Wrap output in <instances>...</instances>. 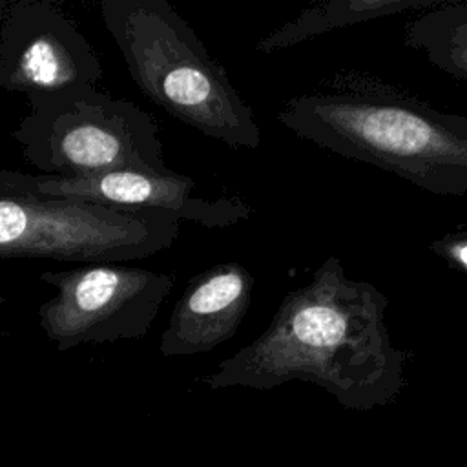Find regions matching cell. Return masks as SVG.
<instances>
[{
	"label": "cell",
	"mask_w": 467,
	"mask_h": 467,
	"mask_svg": "<svg viewBox=\"0 0 467 467\" xmlns=\"http://www.w3.org/2000/svg\"><path fill=\"white\" fill-rule=\"evenodd\" d=\"M387 296L347 275L327 257L303 286L290 290L266 330L223 359L201 381L212 389L268 390L286 381L314 383L343 407L368 410L394 401L405 385L409 352L392 345Z\"/></svg>",
	"instance_id": "6da1fadb"
},
{
	"label": "cell",
	"mask_w": 467,
	"mask_h": 467,
	"mask_svg": "<svg viewBox=\"0 0 467 467\" xmlns=\"http://www.w3.org/2000/svg\"><path fill=\"white\" fill-rule=\"evenodd\" d=\"M277 120L332 153L436 195H467V117L372 86L292 97Z\"/></svg>",
	"instance_id": "7a4b0ae2"
},
{
	"label": "cell",
	"mask_w": 467,
	"mask_h": 467,
	"mask_svg": "<svg viewBox=\"0 0 467 467\" xmlns=\"http://www.w3.org/2000/svg\"><path fill=\"white\" fill-rule=\"evenodd\" d=\"M99 9L130 77L151 102L228 148L261 144L252 108L168 0H102Z\"/></svg>",
	"instance_id": "3957f363"
},
{
	"label": "cell",
	"mask_w": 467,
	"mask_h": 467,
	"mask_svg": "<svg viewBox=\"0 0 467 467\" xmlns=\"http://www.w3.org/2000/svg\"><path fill=\"white\" fill-rule=\"evenodd\" d=\"M27 106L13 139L40 175L168 170L155 119L128 99L75 86L27 95Z\"/></svg>",
	"instance_id": "277c9868"
},
{
	"label": "cell",
	"mask_w": 467,
	"mask_h": 467,
	"mask_svg": "<svg viewBox=\"0 0 467 467\" xmlns=\"http://www.w3.org/2000/svg\"><path fill=\"white\" fill-rule=\"evenodd\" d=\"M179 234L168 213L38 197L0 181V259L120 265L170 248Z\"/></svg>",
	"instance_id": "5b68a950"
},
{
	"label": "cell",
	"mask_w": 467,
	"mask_h": 467,
	"mask_svg": "<svg viewBox=\"0 0 467 467\" xmlns=\"http://www.w3.org/2000/svg\"><path fill=\"white\" fill-rule=\"evenodd\" d=\"M57 294L38 306V323L58 352L86 343L142 339L173 288L170 274L126 265L46 270Z\"/></svg>",
	"instance_id": "8992f818"
},
{
	"label": "cell",
	"mask_w": 467,
	"mask_h": 467,
	"mask_svg": "<svg viewBox=\"0 0 467 467\" xmlns=\"http://www.w3.org/2000/svg\"><path fill=\"white\" fill-rule=\"evenodd\" d=\"M102 64L71 16L51 0H13L0 20V88L26 95L97 86Z\"/></svg>",
	"instance_id": "52a82bcc"
},
{
	"label": "cell",
	"mask_w": 467,
	"mask_h": 467,
	"mask_svg": "<svg viewBox=\"0 0 467 467\" xmlns=\"http://www.w3.org/2000/svg\"><path fill=\"white\" fill-rule=\"evenodd\" d=\"M0 181L38 197H60L97 202L119 210H150L202 228H226L246 221L252 208L241 197L204 199L195 182L173 170H111L82 177L36 175L0 170Z\"/></svg>",
	"instance_id": "ba28073f"
},
{
	"label": "cell",
	"mask_w": 467,
	"mask_h": 467,
	"mask_svg": "<svg viewBox=\"0 0 467 467\" xmlns=\"http://www.w3.org/2000/svg\"><path fill=\"white\" fill-rule=\"evenodd\" d=\"M252 292L254 277L239 263H217L197 274L173 306L159 352L164 358L204 354L232 339Z\"/></svg>",
	"instance_id": "9c48e42d"
},
{
	"label": "cell",
	"mask_w": 467,
	"mask_h": 467,
	"mask_svg": "<svg viewBox=\"0 0 467 467\" xmlns=\"http://www.w3.org/2000/svg\"><path fill=\"white\" fill-rule=\"evenodd\" d=\"M452 0H328L303 9L297 16L266 35L255 44L259 53H272L296 46L317 35L343 29L354 24L398 16L403 13H427L451 4Z\"/></svg>",
	"instance_id": "30bf717a"
},
{
	"label": "cell",
	"mask_w": 467,
	"mask_h": 467,
	"mask_svg": "<svg viewBox=\"0 0 467 467\" xmlns=\"http://www.w3.org/2000/svg\"><path fill=\"white\" fill-rule=\"evenodd\" d=\"M434 42H467V0L416 15L405 27V44L412 49Z\"/></svg>",
	"instance_id": "8fae6325"
},
{
	"label": "cell",
	"mask_w": 467,
	"mask_h": 467,
	"mask_svg": "<svg viewBox=\"0 0 467 467\" xmlns=\"http://www.w3.org/2000/svg\"><path fill=\"white\" fill-rule=\"evenodd\" d=\"M427 60L454 78L467 80V42H434L421 46Z\"/></svg>",
	"instance_id": "7c38bea8"
},
{
	"label": "cell",
	"mask_w": 467,
	"mask_h": 467,
	"mask_svg": "<svg viewBox=\"0 0 467 467\" xmlns=\"http://www.w3.org/2000/svg\"><path fill=\"white\" fill-rule=\"evenodd\" d=\"M434 250L440 252L445 259H449L451 265H456L467 272V235L454 237V239L449 237L438 243Z\"/></svg>",
	"instance_id": "4fadbf2b"
},
{
	"label": "cell",
	"mask_w": 467,
	"mask_h": 467,
	"mask_svg": "<svg viewBox=\"0 0 467 467\" xmlns=\"http://www.w3.org/2000/svg\"><path fill=\"white\" fill-rule=\"evenodd\" d=\"M7 5H9V0H0V20H2V16H4Z\"/></svg>",
	"instance_id": "5bb4252c"
}]
</instances>
